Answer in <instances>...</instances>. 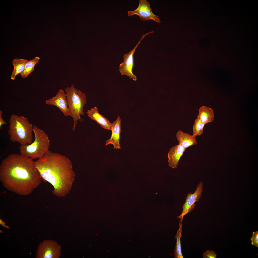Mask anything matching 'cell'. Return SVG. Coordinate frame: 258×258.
<instances>
[{
  "instance_id": "1",
  "label": "cell",
  "mask_w": 258,
  "mask_h": 258,
  "mask_svg": "<svg viewBox=\"0 0 258 258\" xmlns=\"http://www.w3.org/2000/svg\"><path fill=\"white\" fill-rule=\"evenodd\" d=\"M35 161L21 154H10L0 165V180L8 190L20 195L31 194L40 185L41 178Z\"/></svg>"
},
{
  "instance_id": "2",
  "label": "cell",
  "mask_w": 258,
  "mask_h": 258,
  "mask_svg": "<svg viewBox=\"0 0 258 258\" xmlns=\"http://www.w3.org/2000/svg\"><path fill=\"white\" fill-rule=\"evenodd\" d=\"M34 162L42 179L53 187L54 195L62 197L70 193L75 174L72 162L68 158L49 150Z\"/></svg>"
},
{
  "instance_id": "3",
  "label": "cell",
  "mask_w": 258,
  "mask_h": 258,
  "mask_svg": "<svg viewBox=\"0 0 258 258\" xmlns=\"http://www.w3.org/2000/svg\"><path fill=\"white\" fill-rule=\"evenodd\" d=\"M9 122L8 133L11 142L20 145L30 144L32 142L33 125L27 118L13 114Z\"/></svg>"
},
{
  "instance_id": "4",
  "label": "cell",
  "mask_w": 258,
  "mask_h": 258,
  "mask_svg": "<svg viewBox=\"0 0 258 258\" xmlns=\"http://www.w3.org/2000/svg\"><path fill=\"white\" fill-rule=\"evenodd\" d=\"M33 131V141L30 144L20 145L19 150L21 154L33 160L41 157L49 150L50 141L45 132L35 125Z\"/></svg>"
},
{
  "instance_id": "5",
  "label": "cell",
  "mask_w": 258,
  "mask_h": 258,
  "mask_svg": "<svg viewBox=\"0 0 258 258\" xmlns=\"http://www.w3.org/2000/svg\"><path fill=\"white\" fill-rule=\"evenodd\" d=\"M65 91L70 116L73 120L72 129L74 130L78 121H82L81 116L84 114V107L86 103V96L84 93L75 88L73 84L65 88Z\"/></svg>"
},
{
  "instance_id": "6",
  "label": "cell",
  "mask_w": 258,
  "mask_h": 258,
  "mask_svg": "<svg viewBox=\"0 0 258 258\" xmlns=\"http://www.w3.org/2000/svg\"><path fill=\"white\" fill-rule=\"evenodd\" d=\"M61 247L54 240L43 241L38 246L36 254L37 258H59L61 255Z\"/></svg>"
},
{
  "instance_id": "7",
  "label": "cell",
  "mask_w": 258,
  "mask_h": 258,
  "mask_svg": "<svg viewBox=\"0 0 258 258\" xmlns=\"http://www.w3.org/2000/svg\"><path fill=\"white\" fill-rule=\"evenodd\" d=\"M154 32L153 31L145 34H143L141 39L134 48L129 53L124 54L123 56L124 60L120 64L119 68V71L121 75H126L134 81L137 80L136 76L133 74L132 71L134 65L133 54L142 39L146 35Z\"/></svg>"
},
{
  "instance_id": "8",
  "label": "cell",
  "mask_w": 258,
  "mask_h": 258,
  "mask_svg": "<svg viewBox=\"0 0 258 258\" xmlns=\"http://www.w3.org/2000/svg\"><path fill=\"white\" fill-rule=\"evenodd\" d=\"M128 14L129 17L137 15L143 21L152 20L158 23L161 22L158 16L152 12L149 2L146 0H140L138 7L134 10L128 11Z\"/></svg>"
},
{
  "instance_id": "9",
  "label": "cell",
  "mask_w": 258,
  "mask_h": 258,
  "mask_svg": "<svg viewBox=\"0 0 258 258\" xmlns=\"http://www.w3.org/2000/svg\"><path fill=\"white\" fill-rule=\"evenodd\" d=\"M203 191V183L200 182L197 186L196 189L193 194L191 192L188 194L185 202L182 207V213L177 218L180 219V221L182 222L184 215L193 210L195 209V203L198 202L201 197Z\"/></svg>"
},
{
  "instance_id": "10",
  "label": "cell",
  "mask_w": 258,
  "mask_h": 258,
  "mask_svg": "<svg viewBox=\"0 0 258 258\" xmlns=\"http://www.w3.org/2000/svg\"><path fill=\"white\" fill-rule=\"evenodd\" d=\"M46 104L57 107L65 116H70L66 94L62 89H60L55 96L45 100Z\"/></svg>"
},
{
  "instance_id": "11",
  "label": "cell",
  "mask_w": 258,
  "mask_h": 258,
  "mask_svg": "<svg viewBox=\"0 0 258 258\" xmlns=\"http://www.w3.org/2000/svg\"><path fill=\"white\" fill-rule=\"evenodd\" d=\"M111 129L112 133L110 138L106 140L105 144L113 145L114 149H121L119 143L121 131V119L118 116L116 120L112 123Z\"/></svg>"
},
{
  "instance_id": "12",
  "label": "cell",
  "mask_w": 258,
  "mask_h": 258,
  "mask_svg": "<svg viewBox=\"0 0 258 258\" xmlns=\"http://www.w3.org/2000/svg\"><path fill=\"white\" fill-rule=\"evenodd\" d=\"M186 149L181 145H175L170 149L168 154V162L169 167L177 168L181 157L185 152Z\"/></svg>"
},
{
  "instance_id": "13",
  "label": "cell",
  "mask_w": 258,
  "mask_h": 258,
  "mask_svg": "<svg viewBox=\"0 0 258 258\" xmlns=\"http://www.w3.org/2000/svg\"><path fill=\"white\" fill-rule=\"evenodd\" d=\"M88 116L91 119L96 121L100 125L108 130H110L112 125L109 120L98 112L97 108L95 107L88 110L86 112Z\"/></svg>"
},
{
  "instance_id": "14",
  "label": "cell",
  "mask_w": 258,
  "mask_h": 258,
  "mask_svg": "<svg viewBox=\"0 0 258 258\" xmlns=\"http://www.w3.org/2000/svg\"><path fill=\"white\" fill-rule=\"evenodd\" d=\"M176 137L179 144L186 149L197 144L196 136L187 133L183 132L181 130H178L177 133Z\"/></svg>"
},
{
  "instance_id": "15",
  "label": "cell",
  "mask_w": 258,
  "mask_h": 258,
  "mask_svg": "<svg viewBox=\"0 0 258 258\" xmlns=\"http://www.w3.org/2000/svg\"><path fill=\"white\" fill-rule=\"evenodd\" d=\"M214 114L213 109L206 106H202L199 108L197 118L205 124L214 120Z\"/></svg>"
},
{
  "instance_id": "16",
  "label": "cell",
  "mask_w": 258,
  "mask_h": 258,
  "mask_svg": "<svg viewBox=\"0 0 258 258\" xmlns=\"http://www.w3.org/2000/svg\"><path fill=\"white\" fill-rule=\"evenodd\" d=\"M27 60L26 59L19 58H16L13 60L12 64L14 69L11 76L12 80H14L18 75L23 72Z\"/></svg>"
},
{
  "instance_id": "17",
  "label": "cell",
  "mask_w": 258,
  "mask_h": 258,
  "mask_svg": "<svg viewBox=\"0 0 258 258\" xmlns=\"http://www.w3.org/2000/svg\"><path fill=\"white\" fill-rule=\"evenodd\" d=\"M179 224V228L175 237L176 240V245L174 251V257L175 258H183L182 253L180 241L181 238L182 236L181 234L182 222L180 221Z\"/></svg>"
},
{
  "instance_id": "18",
  "label": "cell",
  "mask_w": 258,
  "mask_h": 258,
  "mask_svg": "<svg viewBox=\"0 0 258 258\" xmlns=\"http://www.w3.org/2000/svg\"><path fill=\"white\" fill-rule=\"evenodd\" d=\"M40 59V57H36L32 60H27L25 65L24 70L21 74V76L23 78H26L34 71L35 65L39 62Z\"/></svg>"
},
{
  "instance_id": "19",
  "label": "cell",
  "mask_w": 258,
  "mask_h": 258,
  "mask_svg": "<svg viewBox=\"0 0 258 258\" xmlns=\"http://www.w3.org/2000/svg\"><path fill=\"white\" fill-rule=\"evenodd\" d=\"M205 124L197 118L194 121L193 126V135L196 136L201 135L203 132L204 127Z\"/></svg>"
},
{
  "instance_id": "20",
  "label": "cell",
  "mask_w": 258,
  "mask_h": 258,
  "mask_svg": "<svg viewBox=\"0 0 258 258\" xmlns=\"http://www.w3.org/2000/svg\"><path fill=\"white\" fill-rule=\"evenodd\" d=\"M250 240L251 241V244L252 245H254L256 247H258V231L253 232L252 236Z\"/></svg>"
},
{
  "instance_id": "21",
  "label": "cell",
  "mask_w": 258,
  "mask_h": 258,
  "mask_svg": "<svg viewBox=\"0 0 258 258\" xmlns=\"http://www.w3.org/2000/svg\"><path fill=\"white\" fill-rule=\"evenodd\" d=\"M216 256L215 252L207 250L203 253L202 256L203 258H216Z\"/></svg>"
},
{
  "instance_id": "22",
  "label": "cell",
  "mask_w": 258,
  "mask_h": 258,
  "mask_svg": "<svg viewBox=\"0 0 258 258\" xmlns=\"http://www.w3.org/2000/svg\"><path fill=\"white\" fill-rule=\"evenodd\" d=\"M3 112L2 110H0V129H1V127L3 125L7 124L6 122L2 118Z\"/></svg>"
},
{
  "instance_id": "23",
  "label": "cell",
  "mask_w": 258,
  "mask_h": 258,
  "mask_svg": "<svg viewBox=\"0 0 258 258\" xmlns=\"http://www.w3.org/2000/svg\"><path fill=\"white\" fill-rule=\"evenodd\" d=\"M0 224L2 225L3 226L7 228H9L8 227V226H7L5 224V222H3V221L1 219H0Z\"/></svg>"
}]
</instances>
